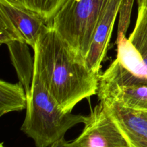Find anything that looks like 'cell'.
<instances>
[{"label":"cell","instance_id":"cell-7","mask_svg":"<svg viewBox=\"0 0 147 147\" xmlns=\"http://www.w3.org/2000/svg\"><path fill=\"white\" fill-rule=\"evenodd\" d=\"M123 0H109L95 32L93 42L85 59L88 67L100 75L101 63L106 55L115 20L120 12Z\"/></svg>","mask_w":147,"mask_h":147},{"label":"cell","instance_id":"cell-5","mask_svg":"<svg viewBox=\"0 0 147 147\" xmlns=\"http://www.w3.org/2000/svg\"><path fill=\"white\" fill-rule=\"evenodd\" d=\"M48 26L38 14L0 0V43L24 42L32 49Z\"/></svg>","mask_w":147,"mask_h":147},{"label":"cell","instance_id":"cell-8","mask_svg":"<svg viewBox=\"0 0 147 147\" xmlns=\"http://www.w3.org/2000/svg\"><path fill=\"white\" fill-rule=\"evenodd\" d=\"M116 121L131 147H147V113L114 102L100 101Z\"/></svg>","mask_w":147,"mask_h":147},{"label":"cell","instance_id":"cell-13","mask_svg":"<svg viewBox=\"0 0 147 147\" xmlns=\"http://www.w3.org/2000/svg\"><path fill=\"white\" fill-rule=\"evenodd\" d=\"M50 147H73L70 145V142H67L64 138L55 142Z\"/></svg>","mask_w":147,"mask_h":147},{"label":"cell","instance_id":"cell-10","mask_svg":"<svg viewBox=\"0 0 147 147\" xmlns=\"http://www.w3.org/2000/svg\"><path fill=\"white\" fill-rule=\"evenodd\" d=\"M27 96L20 82L11 83L0 81V116L13 111L26 109Z\"/></svg>","mask_w":147,"mask_h":147},{"label":"cell","instance_id":"cell-15","mask_svg":"<svg viewBox=\"0 0 147 147\" xmlns=\"http://www.w3.org/2000/svg\"><path fill=\"white\" fill-rule=\"evenodd\" d=\"M146 113H147V112H146Z\"/></svg>","mask_w":147,"mask_h":147},{"label":"cell","instance_id":"cell-3","mask_svg":"<svg viewBox=\"0 0 147 147\" xmlns=\"http://www.w3.org/2000/svg\"><path fill=\"white\" fill-rule=\"evenodd\" d=\"M108 1L67 0L53 20V30L84 60Z\"/></svg>","mask_w":147,"mask_h":147},{"label":"cell","instance_id":"cell-14","mask_svg":"<svg viewBox=\"0 0 147 147\" xmlns=\"http://www.w3.org/2000/svg\"><path fill=\"white\" fill-rule=\"evenodd\" d=\"M138 4V7L139 6H146L147 7V0H136Z\"/></svg>","mask_w":147,"mask_h":147},{"label":"cell","instance_id":"cell-11","mask_svg":"<svg viewBox=\"0 0 147 147\" xmlns=\"http://www.w3.org/2000/svg\"><path fill=\"white\" fill-rule=\"evenodd\" d=\"M20 8L38 14L48 27H52L53 21L59 10L67 0H5Z\"/></svg>","mask_w":147,"mask_h":147},{"label":"cell","instance_id":"cell-4","mask_svg":"<svg viewBox=\"0 0 147 147\" xmlns=\"http://www.w3.org/2000/svg\"><path fill=\"white\" fill-rule=\"evenodd\" d=\"M97 95L100 101L147 112V78L131 73L117 59L100 76Z\"/></svg>","mask_w":147,"mask_h":147},{"label":"cell","instance_id":"cell-12","mask_svg":"<svg viewBox=\"0 0 147 147\" xmlns=\"http://www.w3.org/2000/svg\"><path fill=\"white\" fill-rule=\"evenodd\" d=\"M140 57L147 74V7L139 6L136 24L128 39Z\"/></svg>","mask_w":147,"mask_h":147},{"label":"cell","instance_id":"cell-9","mask_svg":"<svg viewBox=\"0 0 147 147\" xmlns=\"http://www.w3.org/2000/svg\"><path fill=\"white\" fill-rule=\"evenodd\" d=\"M11 63L17 74L19 82L22 83L27 96L30 94L34 70V60L29 51L28 45L18 41L7 44Z\"/></svg>","mask_w":147,"mask_h":147},{"label":"cell","instance_id":"cell-6","mask_svg":"<svg viewBox=\"0 0 147 147\" xmlns=\"http://www.w3.org/2000/svg\"><path fill=\"white\" fill-rule=\"evenodd\" d=\"M84 129L73 147H131L102 102L88 116Z\"/></svg>","mask_w":147,"mask_h":147},{"label":"cell","instance_id":"cell-1","mask_svg":"<svg viewBox=\"0 0 147 147\" xmlns=\"http://www.w3.org/2000/svg\"><path fill=\"white\" fill-rule=\"evenodd\" d=\"M33 50L34 72L65 111L71 112L83 99L97 95L100 76L88 67L53 27L41 34Z\"/></svg>","mask_w":147,"mask_h":147},{"label":"cell","instance_id":"cell-2","mask_svg":"<svg viewBox=\"0 0 147 147\" xmlns=\"http://www.w3.org/2000/svg\"><path fill=\"white\" fill-rule=\"evenodd\" d=\"M27 96L24 121L21 131L32 139L36 147H50L64 138L66 132L88 116L73 114L61 109L34 72L31 92Z\"/></svg>","mask_w":147,"mask_h":147}]
</instances>
